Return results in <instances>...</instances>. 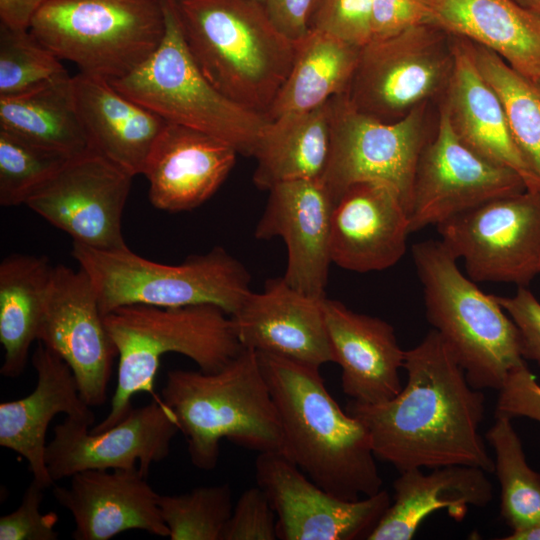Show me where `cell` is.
<instances>
[{"instance_id":"cell-40","label":"cell","mask_w":540,"mask_h":540,"mask_svg":"<svg viewBox=\"0 0 540 540\" xmlns=\"http://www.w3.org/2000/svg\"><path fill=\"white\" fill-rule=\"evenodd\" d=\"M44 490L35 481H31L18 508L0 518L1 540L58 539L55 530L58 516L53 512L42 514L40 511Z\"/></svg>"},{"instance_id":"cell-26","label":"cell","mask_w":540,"mask_h":540,"mask_svg":"<svg viewBox=\"0 0 540 540\" xmlns=\"http://www.w3.org/2000/svg\"><path fill=\"white\" fill-rule=\"evenodd\" d=\"M432 25L501 57L540 90V18L515 0H424Z\"/></svg>"},{"instance_id":"cell-16","label":"cell","mask_w":540,"mask_h":540,"mask_svg":"<svg viewBox=\"0 0 540 540\" xmlns=\"http://www.w3.org/2000/svg\"><path fill=\"white\" fill-rule=\"evenodd\" d=\"M255 478L276 513L281 540L367 537L391 504L385 490L356 501L335 497L281 452L258 453Z\"/></svg>"},{"instance_id":"cell-42","label":"cell","mask_w":540,"mask_h":540,"mask_svg":"<svg viewBox=\"0 0 540 540\" xmlns=\"http://www.w3.org/2000/svg\"><path fill=\"white\" fill-rule=\"evenodd\" d=\"M498 392L495 414L526 417L540 424V385L527 365L512 371Z\"/></svg>"},{"instance_id":"cell-19","label":"cell","mask_w":540,"mask_h":540,"mask_svg":"<svg viewBox=\"0 0 540 540\" xmlns=\"http://www.w3.org/2000/svg\"><path fill=\"white\" fill-rule=\"evenodd\" d=\"M410 233L408 209L393 187L378 181L351 184L334 204L331 261L359 273L388 269L403 257Z\"/></svg>"},{"instance_id":"cell-5","label":"cell","mask_w":540,"mask_h":540,"mask_svg":"<svg viewBox=\"0 0 540 540\" xmlns=\"http://www.w3.org/2000/svg\"><path fill=\"white\" fill-rule=\"evenodd\" d=\"M119 358L111 407L91 431L119 423L133 408L132 398L153 393L163 355L179 353L203 372L219 371L242 350L232 317L221 308L200 304L178 308L129 305L103 315Z\"/></svg>"},{"instance_id":"cell-48","label":"cell","mask_w":540,"mask_h":540,"mask_svg":"<svg viewBox=\"0 0 540 540\" xmlns=\"http://www.w3.org/2000/svg\"><path fill=\"white\" fill-rule=\"evenodd\" d=\"M255 1L260 2L262 4H264V2H265V0H255Z\"/></svg>"},{"instance_id":"cell-3","label":"cell","mask_w":540,"mask_h":540,"mask_svg":"<svg viewBox=\"0 0 540 540\" xmlns=\"http://www.w3.org/2000/svg\"><path fill=\"white\" fill-rule=\"evenodd\" d=\"M186 45L206 79L237 104L267 115L296 43L255 0H176Z\"/></svg>"},{"instance_id":"cell-35","label":"cell","mask_w":540,"mask_h":540,"mask_svg":"<svg viewBox=\"0 0 540 540\" xmlns=\"http://www.w3.org/2000/svg\"><path fill=\"white\" fill-rule=\"evenodd\" d=\"M158 505L171 540H222L233 510L232 490L228 483L200 486L159 495Z\"/></svg>"},{"instance_id":"cell-9","label":"cell","mask_w":540,"mask_h":540,"mask_svg":"<svg viewBox=\"0 0 540 540\" xmlns=\"http://www.w3.org/2000/svg\"><path fill=\"white\" fill-rule=\"evenodd\" d=\"M30 31L60 60L113 81L149 59L165 21L159 0H47Z\"/></svg>"},{"instance_id":"cell-29","label":"cell","mask_w":540,"mask_h":540,"mask_svg":"<svg viewBox=\"0 0 540 540\" xmlns=\"http://www.w3.org/2000/svg\"><path fill=\"white\" fill-rule=\"evenodd\" d=\"M331 144V99L309 111L269 120L253 157V182L261 190L296 179L322 178Z\"/></svg>"},{"instance_id":"cell-25","label":"cell","mask_w":540,"mask_h":540,"mask_svg":"<svg viewBox=\"0 0 540 540\" xmlns=\"http://www.w3.org/2000/svg\"><path fill=\"white\" fill-rule=\"evenodd\" d=\"M452 51L453 67L444 106L456 134L483 158L515 171L527 189L540 190V180L520 153L502 102L481 74L469 42L453 36Z\"/></svg>"},{"instance_id":"cell-39","label":"cell","mask_w":540,"mask_h":540,"mask_svg":"<svg viewBox=\"0 0 540 540\" xmlns=\"http://www.w3.org/2000/svg\"><path fill=\"white\" fill-rule=\"evenodd\" d=\"M277 517L265 492L246 489L233 506L222 540H275Z\"/></svg>"},{"instance_id":"cell-41","label":"cell","mask_w":540,"mask_h":540,"mask_svg":"<svg viewBox=\"0 0 540 540\" xmlns=\"http://www.w3.org/2000/svg\"><path fill=\"white\" fill-rule=\"evenodd\" d=\"M425 24L432 25V22L424 0H373L370 41L386 39Z\"/></svg>"},{"instance_id":"cell-45","label":"cell","mask_w":540,"mask_h":540,"mask_svg":"<svg viewBox=\"0 0 540 540\" xmlns=\"http://www.w3.org/2000/svg\"><path fill=\"white\" fill-rule=\"evenodd\" d=\"M47 0H0V24L13 30H30Z\"/></svg>"},{"instance_id":"cell-14","label":"cell","mask_w":540,"mask_h":540,"mask_svg":"<svg viewBox=\"0 0 540 540\" xmlns=\"http://www.w3.org/2000/svg\"><path fill=\"white\" fill-rule=\"evenodd\" d=\"M526 189L515 171L490 162L463 143L443 106L436 133L418 162L409 212L411 233Z\"/></svg>"},{"instance_id":"cell-13","label":"cell","mask_w":540,"mask_h":540,"mask_svg":"<svg viewBox=\"0 0 540 540\" xmlns=\"http://www.w3.org/2000/svg\"><path fill=\"white\" fill-rule=\"evenodd\" d=\"M133 177L92 150L70 158L25 205L73 242L99 250L124 249L122 215Z\"/></svg>"},{"instance_id":"cell-46","label":"cell","mask_w":540,"mask_h":540,"mask_svg":"<svg viewBox=\"0 0 540 540\" xmlns=\"http://www.w3.org/2000/svg\"><path fill=\"white\" fill-rule=\"evenodd\" d=\"M504 540H540V523L516 532H511Z\"/></svg>"},{"instance_id":"cell-30","label":"cell","mask_w":540,"mask_h":540,"mask_svg":"<svg viewBox=\"0 0 540 540\" xmlns=\"http://www.w3.org/2000/svg\"><path fill=\"white\" fill-rule=\"evenodd\" d=\"M296 46L293 65L266 115L268 120L286 113L313 110L345 93L361 50L313 29Z\"/></svg>"},{"instance_id":"cell-17","label":"cell","mask_w":540,"mask_h":540,"mask_svg":"<svg viewBox=\"0 0 540 540\" xmlns=\"http://www.w3.org/2000/svg\"><path fill=\"white\" fill-rule=\"evenodd\" d=\"M90 426L66 417L54 427V437L45 453L54 482L90 469L138 467L148 477L151 465L169 455L179 430L173 412L157 396L149 404L132 408L108 429L93 432Z\"/></svg>"},{"instance_id":"cell-31","label":"cell","mask_w":540,"mask_h":540,"mask_svg":"<svg viewBox=\"0 0 540 540\" xmlns=\"http://www.w3.org/2000/svg\"><path fill=\"white\" fill-rule=\"evenodd\" d=\"M0 129L70 158L93 150L75 105L72 76L68 73L27 92L0 97Z\"/></svg>"},{"instance_id":"cell-15","label":"cell","mask_w":540,"mask_h":540,"mask_svg":"<svg viewBox=\"0 0 540 540\" xmlns=\"http://www.w3.org/2000/svg\"><path fill=\"white\" fill-rule=\"evenodd\" d=\"M37 340L71 368L84 401L102 405L116 347L106 329L96 290L79 268H52Z\"/></svg>"},{"instance_id":"cell-1","label":"cell","mask_w":540,"mask_h":540,"mask_svg":"<svg viewBox=\"0 0 540 540\" xmlns=\"http://www.w3.org/2000/svg\"><path fill=\"white\" fill-rule=\"evenodd\" d=\"M403 368L407 382L395 397L376 404L350 399L345 408L367 429L375 457L399 472L450 465L494 472L479 433L484 395L435 329L405 351Z\"/></svg>"},{"instance_id":"cell-43","label":"cell","mask_w":540,"mask_h":540,"mask_svg":"<svg viewBox=\"0 0 540 540\" xmlns=\"http://www.w3.org/2000/svg\"><path fill=\"white\" fill-rule=\"evenodd\" d=\"M496 298L518 328L524 359L540 368V301L525 286L511 297Z\"/></svg>"},{"instance_id":"cell-10","label":"cell","mask_w":540,"mask_h":540,"mask_svg":"<svg viewBox=\"0 0 540 540\" xmlns=\"http://www.w3.org/2000/svg\"><path fill=\"white\" fill-rule=\"evenodd\" d=\"M448 36L439 27L425 24L369 41L360 50L345 92L348 101L383 122L404 117L448 85L453 67Z\"/></svg>"},{"instance_id":"cell-37","label":"cell","mask_w":540,"mask_h":540,"mask_svg":"<svg viewBox=\"0 0 540 540\" xmlns=\"http://www.w3.org/2000/svg\"><path fill=\"white\" fill-rule=\"evenodd\" d=\"M67 73L30 30L0 24V97L27 92Z\"/></svg>"},{"instance_id":"cell-7","label":"cell","mask_w":540,"mask_h":540,"mask_svg":"<svg viewBox=\"0 0 540 540\" xmlns=\"http://www.w3.org/2000/svg\"><path fill=\"white\" fill-rule=\"evenodd\" d=\"M72 256L89 276L103 315L129 305L210 304L232 316L251 293L249 272L220 246L178 265L145 259L128 247L99 250L77 242Z\"/></svg>"},{"instance_id":"cell-32","label":"cell","mask_w":540,"mask_h":540,"mask_svg":"<svg viewBox=\"0 0 540 540\" xmlns=\"http://www.w3.org/2000/svg\"><path fill=\"white\" fill-rule=\"evenodd\" d=\"M45 256L13 254L0 264L1 375L20 376L32 343L37 340L52 271Z\"/></svg>"},{"instance_id":"cell-34","label":"cell","mask_w":540,"mask_h":540,"mask_svg":"<svg viewBox=\"0 0 540 540\" xmlns=\"http://www.w3.org/2000/svg\"><path fill=\"white\" fill-rule=\"evenodd\" d=\"M468 42L481 74L502 102L520 153L540 180V90L494 52Z\"/></svg>"},{"instance_id":"cell-8","label":"cell","mask_w":540,"mask_h":540,"mask_svg":"<svg viewBox=\"0 0 540 540\" xmlns=\"http://www.w3.org/2000/svg\"><path fill=\"white\" fill-rule=\"evenodd\" d=\"M165 21L162 41L135 71L109 81L131 100L167 122L213 137L253 157L268 118L219 92L195 63L184 39L176 0H159Z\"/></svg>"},{"instance_id":"cell-6","label":"cell","mask_w":540,"mask_h":540,"mask_svg":"<svg viewBox=\"0 0 540 540\" xmlns=\"http://www.w3.org/2000/svg\"><path fill=\"white\" fill-rule=\"evenodd\" d=\"M429 323L449 345L469 384L499 390L524 365L517 326L497 301L481 291L457 265L441 240L412 246Z\"/></svg>"},{"instance_id":"cell-28","label":"cell","mask_w":540,"mask_h":540,"mask_svg":"<svg viewBox=\"0 0 540 540\" xmlns=\"http://www.w3.org/2000/svg\"><path fill=\"white\" fill-rule=\"evenodd\" d=\"M394 497L368 540H410L432 513L447 509L462 521L469 506L485 507L493 497L486 472L478 467L450 465L425 474L420 468L400 472L393 483Z\"/></svg>"},{"instance_id":"cell-24","label":"cell","mask_w":540,"mask_h":540,"mask_svg":"<svg viewBox=\"0 0 540 540\" xmlns=\"http://www.w3.org/2000/svg\"><path fill=\"white\" fill-rule=\"evenodd\" d=\"M333 362L341 367V387L351 399L376 404L402 389L399 371L405 351L386 321L360 314L342 302H323Z\"/></svg>"},{"instance_id":"cell-44","label":"cell","mask_w":540,"mask_h":540,"mask_svg":"<svg viewBox=\"0 0 540 540\" xmlns=\"http://www.w3.org/2000/svg\"><path fill=\"white\" fill-rule=\"evenodd\" d=\"M316 0H265L264 7L274 26L292 42L310 31L309 20Z\"/></svg>"},{"instance_id":"cell-4","label":"cell","mask_w":540,"mask_h":540,"mask_svg":"<svg viewBox=\"0 0 540 540\" xmlns=\"http://www.w3.org/2000/svg\"><path fill=\"white\" fill-rule=\"evenodd\" d=\"M161 399L173 412L198 469L216 467L224 438L258 453L283 451L279 413L251 349L243 348L216 372L169 371Z\"/></svg>"},{"instance_id":"cell-38","label":"cell","mask_w":540,"mask_h":540,"mask_svg":"<svg viewBox=\"0 0 540 540\" xmlns=\"http://www.w3.org/2000/svg\"><path fill=\"white\" fill-rule=\"evenodd\" d=\"M373 0H316L309 28L357 47L371 39Z\"/></svg>"},{"instance_id":"cell-27","label":"cell","mask_w":540,"mask_h":540,"mask_svg":"<svg viewBox=\"0 0 540 540\" xmlns=\"http://www.w3.org/2000/svg\"><path fill=\"white\" fill-rule=\"evenodd\" d=\"M72 85L92 149L132 176L142 174L167 121L123 95L104 78L79 72L72 76Z\"/></svg>"},{"instance_id":"cell-47","label":"cell","mask_w":540,"mask_h":540,"mask_svg":"<svg viewBox=\"0 0 540 540\" xmlns=\"http://www.w3.org/2000/svg\"><path fill=\"white\" fill-rule=\"evenodd\" d=\"M515 1L540 18V0H515Z\"/></svg>"},{"instance_id":"cell-23","label":"cell","mask_w":540,"mask_h":540,"mask_svg":"<svg viewBox=\"0 0 540 540\" xmlns=\"http://www.w3.org/2000/svg\"><path fill=\"white\" fill-rule=\"evenodd\" d=\"M37 383L26 397L0 404V445L10 449L29 466L35 481L46 489L54 485L46 459V433L59 413L94 424L93 411L81 396L67 363L39 342L32 356Z\"/></svg>"},{"instance_id":"cell-18","label":"cell","mask_w":540,"mask_h":540,"mask_svg":"<svg viewBox=\"0 0 540 540\" xmlns=\"http://www.w3.org/2000/svg\"><path fill=\"white\" fill-rule=\"evenodd\" d=\"M268 191L255 238H282L288 253L283 279L306 295L326 298L335 204L330 191L321 178L284 181Z\"/></svg>"},{"instance_id":"cell-21","label":"cell","mask_w":540,"mask_h":540,"mask_svg":"<svg viewBox=\"0 0 540 540\" xmlns=\"http://www.w3.org/2000/svg\"><path fill=\"white\" fill-rule=\"evenodd\" d=\"M138 467L90 469L71 476L70 485L53 495L75 524V540H109L128 530L169 537L158 505L159 495Z\"/></svg>"},{"instance_id":"cell-36","label":"cell","mask_w":540,"mask_h":540,"mask_svg":"<svg viewBox=\"0 0 540 540\" xmlns=\"http://www.w3.org/2000/svg\"><path fill=\"white\" fill-rule=\"evenodd\" d=\"M70 157L0 129V205L26 203Z\"/></svg>"},{"instance_id":"cell-11","label":"cell","mask_w":540,"mask_h":540,"mask_svg":"<svg viewBox=\"0 0 540 540\" xmlns=\"http://www.w3.org/2000/svg\"><path fill=\"white\" fill-rule=\"evenodd\" d=\"M422 105L394 122L358 111L345 93L331 99V144L322 181L334 202L351 184L393 187L410 212L413 184L427 139Z\"/></svg>"},{"instance_id":"cell-2","label":"cell","mask_w":540,"mask_h":540,"mask_svg":"<svg viewBox=\"0 0 540 540\" xmlns=\"http://www.w3.org/2000/svg\"><path fill=\"white\" fill-rule=\"evenodd\" d=\"M257 354L279 413L282 453L340 499L356 501L382 490L367 429L340 408L319 368Z\"/></svg>"},{"instance_id":"cell-22","label":"cell","mask_w":540,"mask_h":540,"mask_svg":"<svg viewBox=\"0 0 540 540\" xmlns=\"http://www.w3.org/2000/svg\"><path fill=\"white\" fill-rule=\"evenodd\" d=\"M237 155L216 137L166 122L142 172L149 183L151 204L169 212L199 207L223 184Z\"/></svg>"},{"instance_id":"cell-33","label":"cell","mask_w":540,"mask_h":540,"mask_svg":"<svg viewBox=\"0 0 540 540\" xmlns=\"http://www.w3.org/2000/svg\"><path fill=\"white\" fill-rule=\"evenodd\" d=\"M511 418L495 414L486 439L495 452L500 484V513L512 532L540 523V473L527 463Z\"/></svg>"},{"instance_id":"cell-12","label":"cell","mask_w":540,"mask_h":540,"mask_svg":"<svg viewBox=\"0 0 540 540\" xmlns=\"http://www.w3.org/2000/svg\"><path fill=\"white\" fill-rule=\"evenodd\" d=\"M436 227L474 282L527 287L540 274V190L491 199Z\"/></svg>"},{"instance_id":"cell-20","label":"cell","mask_w":540,"mask_h":540,"mask_svg":"<svg viewBox=\"0 0 540 540\" xmlns=\"http://www.w3.org/2000/svg\"><path fill=\"white\" fill-rule=\"evenodd\" d=\"M324 299L306 295L282 278L246 297L232 320L243 348L320 368L333 362Z\"/></svg>"}]
</instances>
